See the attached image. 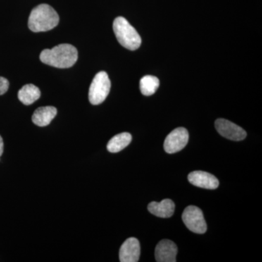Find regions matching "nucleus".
<instances>
[{
	"instance_id": "423d86ee",
	"label": "nucleus",
	"mask_w": 262,
	"mask_h": 262,
	"mask_svg": "<svg viewBox=\"0 0 262 262\" xmlns=\"http://www.w3.org/2000/svg\"><path fill=\"white\" fill-rule=\"evenodd\" d=\"M189 141V133L184 127H178L170 133L164 142V149L168 154L178 152L185 147Z\"/></svg>"
},
{
	"instance_id": "6e6552de",
	"label": "nucleus",
	"mask_w": 262,
	"mask_h": 262,
	"mask_svg": "<svg viewBox=\"0 0 262 262\" xmlns=\"http://www.w3.org/2000/svg\"><path fill=\"white\" fill-rule=\"evenodd\" d=\"M177 253L178 248L173 241L163 239L157 245L155 258L158 262H175Z\"/></svg>"
},
{
	"instance_id": "f8f14e48",
	"label": "nucleus",
	"mask_w": 262,
	"mask_h": 262,
	"mask_svg": "<svg viewBox=\"0 0 262 262\" xmlns=\"http://www.w3.org/2000/svg\"><path fill=\"white\" fill-rule=\"evenodd\" d=\"M56 115L57 110L54 106H42L38 108L33 114L32 122L37 126H47Z\"/></svg>"
},
{
	"instance_id": "9d476101",
	"label": "nucleus",
	"mask_w": 262,
	"mask_h": 262,
	"mask_svg": "<svg viewBox=\"0 0 262 262\" xmlns=\"http://www.w3.org/2000/svg\"><path fill=\"white\" fill-rule=\"evenodd\" d=\"M188 180L193 185L203 189H215L220 186V182L216 177L201 170H196L189 173Z\"/></svg>"
},
{
	"instance_id": "20e7f679",
	"label": "nucleus",
	"mask_w": 262,
	"mask_h": 262,
	"mask_svg": "<svg viewBox=\"0 0 262 262\" xmlns=\"http://www.w3.org/2000/svg\"><path fill=\"white\" fill-rule=\"evenodd\" d=\"M111 82L106 72H99L95 76L89 89V98L93 105L103 103L110 94Z\"/></svg>"
},
{
	"instance_id": "dca6fc26",
	"label": "nucleus",
	"mask_w": 262,
	"mask_h": 262,
	"mask_svg": "<svg viewBox=\"0 0 262 262\" xmlns=\"http://www.w3.org/2000/svg\"><path fill=\"white\" fill-rule=\"evenodd\" d=\"M9 89V81L5 77H0V96L5 94Z\"/></svg>"
},
{
	"instance_id": "f03ea898",
	"label": "nucleus",
	"mask_w": 262,
	"mask_h": 262,
	"mask_svg": "<svg viewBox=\"0 0 262 262\" xmlns=\"http://www.w3.org/2000/svg\"><path fill=\"white\" fill-rule=\"evenodd\" d=\"M59 16L56 10L47 4L38 5L29 15V28L33 32H47L57 27Z\"/></svg>"
},
{
	"instance_id": "0eeeda50",
	"label": "nucleus",
	"mask_w": 262,
	"mask_h": 262,
	"mask_svg": "<svg viewBox=\"0 0 262 262\" xmlns=\"http://www.w3.org/2000/svg\"><path fill=\"white\" fill-rule=\"evenodd\" d=\"M215 127L221 136L229 140L242 141L247 136L246 131L242 127L225 119H218L215 120Z\"/></svg>"
},
{
	"instance_id": "f257e3e1",
	"label": "nucleus",
	"mask_w": 262,
	"mask_h": 262,
	"mask_svg": "<svg viewBox=\"0 0 262 262\" xmlns=\"http://www.w3.org/2000/svg\"><path fill=\"white\" fill-rule=\"evenodd\" d=\"M40 61L46 64L59 69H67L75 64L78 58V52L70 44H61L52 49L42 51Z\"/></svg>"
},
{
	"instance_id": "ddd939ff",
	"label": "nucleus",
	"mask_w": 262,
	"mask_h": 262,
	"mask_svg": "<svg viewBox=\"0 0 262 262\" xmlns=\"http://www.w3.org/2000/svg\"><path fill=\"white\" fill-rule=\"evenodd\" d=\"M41 92L37 86L33 84H25L18 91V97L19 101L24 105L32 104L40 98Z\"/></svg>"
},
{
	"instance_id": "1a4fd4ad",
	"label": "nucleus",
	"mask_w": 262,
	"mask_h": 262,
	"mask_svg": "<svg viewBox=\"0 0 262 262\" xmlns=\"http://www.w3.org/2000/svg\"><path fill=\"white\" fill-rule=\"evenodd\" d=\"M141 248L139 241L135 237L127 239L120 250V261L137 262L140 257Z\"/></svg>"
},
{
	"instance_id": "4468645a",
	"label": "nucleus",
	"mask_w": 262,
	"mask_h": 262,
	"mask_svg": "<svg viewBox=\"0 0 262 262\" xmlns=\"http://www.w3.org/2000/svg\"><path fill=\"white\" fill-rule=\"evenodd\" d=\"M132 141V136L129 133H122L114 136L108 141L107 149L110 152L117 153L125 149Z\"/></svg>"
},
{
	"instance_id": "9b49d317",
	"label": "nucleus",
	"mask_w": 262,
	"mask_h": 262,
	"mask_svg": "<svg viewBox=\"0 0 262 262\" xmlns=\"http://www.w3.org/2000/svg\"><path fill=\"white\" fill-rule=\"evenodd\" d=\"M148 210L151 214L160 218H170L175 211V204L170 199L163 200L160 203L151 202L148 206Z\"/></svg>"
},
{
	"instance_id": "f3484780",
	"label": "nucleus",
	"mask_w": 262,
	"mask_h": 262,
	"mask_svg": "<svg viewBox=\"0 0 262 262\" xmlns=\"http://www.w3.org/2000/svg\"><path fill=\"white\" fill-rule=\"evenodd\" d=\"M4 149V143H3V138L0 136V156H2Z\"/></svg>"
},
{
	"instance_id": "2eb2a0df",
	"label": "nucleus",
	"mask_w": 262,
	"mask_h": 262,
	"mask_svg": "<svg viewBox=\"0 0 262 262\" xmlns=\"http://www.w3.org/2000/svg\"><path fill=\"white\" fill-rule=\"evenodd\" d=\"M160 86V80L155 76L146 75L140 80L141 94L146 96H151L156 92Z\"/></svg>"
},
{
	"instance_id": "39448f33",
	"label": "nucleus",
	"mask_w": 262,
	"mask_h": 262,
	"mask_svg": "<svg viewBox=\"0 0 262 262\" xmlns=\"http://www.w3.org/2000/svg\"><path fill=\"white\" fill-rule=\"evenodd\" d=\"M182 220L189 230L196 234H204L207 225L203 212L198 207L189 206L183 212Z\"/></svg>"
},
{
	"instance_id": "7ed1b4c3",
	"label": "nucleus",
	"mask_w": 262,
	"mask_h": 262,
	"mask_svg": "<svg viewBox=\"0 0 262 262\" xmlns=\"http://www.w3.org/2000/svg\"><path fill=\"white\" fill-rule=\"evenodd\" d=\"M113 29L117 40L124 48L130 51H136L140 47V35L123 17H117L115 19Z\"/></svg>"
}]
</instances>
